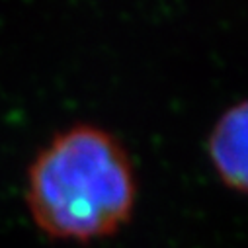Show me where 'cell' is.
Listing matches in <instances>:
<instances>
[{"label": "cell", "instance_id": "1", "mask_svg": "<svg viewBox=\"0 0 248 248\" xmlns=\"http://www.w3.org/2000/svg\"><path fill=\"white\" fill-rule=\"evenodd\" d=\"M133 162L121 143L94 125L57 133L28 172V207L53 238L90 242L125 225L135 207Z\"/></svg>", "mask_w": 248, "mask_h": 248}, {"label": "cell", "instance_id": "2", "mask_svg": "<svg viewBox=\"0 0 248 248\" xmlns=\"http://www.w3.org/2000/svg\"><path fill=\"white\" fill-rule=\"evenodd\" d=\"M246 102L229 108L213 125L207 139V153L219 180L229 190L246 192Z\"/></svg>", "mask_w": 248, "mask_h": 248}]
</instances>
